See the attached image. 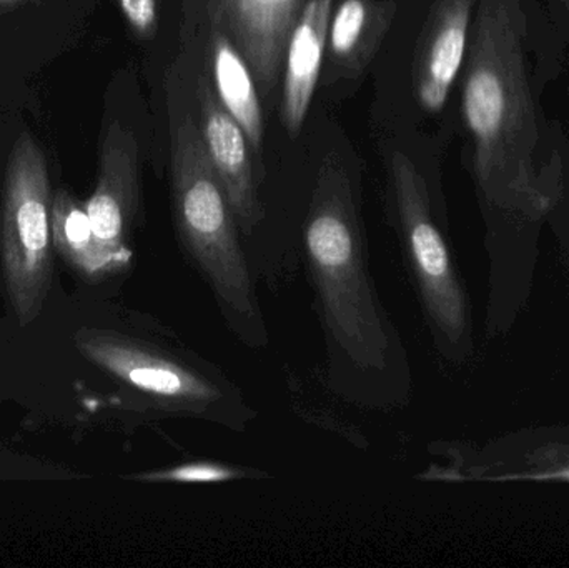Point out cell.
I'll return each mask as SVG.
<instances>
[{"label": "cell", "instance_id": "obj_2", "mask_svg": "<svg viewBox=\"0 0 569 568\" xmlns=\"http://www.w3.org/2000/svg\"><path fill=\"white\" fill-rule=\"evenodd\" d=\"M76 346L150 419L246 434L259 417L222 367L156 317L133 316L122 327L82 329Z\"/></svg>", "mask_w": 569, "mask_h": 568}, {"label": "cell", "instance_id": "obj_3", "mask_svg": "<svg viewBox=\"0 0 569 568\" xmlns=\"http://www.w3.org/2000/svg\"><path fill=\"white\" fill-rule=\"evenodd\" d=\"M463 113L475 142V172L488 203L513 200L528 212L547 210L527 167L535 123L521 66L520 37L503 0H481L468 53Z\"/></svg>", "mask_w": 569, "mask_h": 568}, {"label": "cell", "instance_id": "obj_6", "mask_svg": "<svg viewBox=\"0 0 569 568\" xmlns=\"http://www.w3.org/2000/svg\"><path fill=\"white\" fill-rule=\"evenodd\" d=\"M52 183L42 147L22 132L7 157L2 183V262L20 326L42 312L52 279Z\"/></svg>", "mask_w": 569, "mask_h": 568}, {"label": "cell", "instance_id": "obj_17", "mask_svg": "<svg viewBox=\"0 0 569 568\" xmlns=\"http://www.w3.org/2000/svg\"><path fill=\"white\" fill-rule=\"evenodd\" d=\"M207 16H209L212 29L220 27L226 13L227 0H206Z\"/></svg>", "mask_w": 569, "mask_h": 568}, {"label": "cell", "instance_id": "obj_8", "mask_svg": "<svg viewBox=\"0 0 569 568\" xmlns=\"http://www.w3.org/2000/svg\"><path fill=\"white\" fill-rule=\"evenodd\" d=\"M86 209L109 276H120L132 263L130 237L142 213L139 142L120 122L110 123L103 137L99 173Z\"/></svg>", "mask_w": 569, "mask_h": 568}, {"label": "cell", "instance_id": "obj_14", "mask_svg": "<svg viewBox=\"0 0 569 568\" xmlns=\"http://www.w3.org/2000/svg\"><path fill=\"white\" fill-rule=\"evenodd\" d=\"M53 246L79 270L92 280L110 279L106 260L97 246L86 202L60 189L52 200Z\"/></svg>", "mask_w": 569, "mask_h": 568}, {"label": "cell", "instance_id": "obj_11", "mask_svg": "<svg viewBox=\"0 0 569 568\" xmlns=\"http://www.w3.org/2000/svg\"><path fill=\"white\" fill-rule=\"evenodd\" d=\"M333 0H307L291 30L283 60L282 122L298 136L313 100L327 53Z\"/></svg>", "mask_w": 569, "mask_h": 568}, {"label": "cell", "instance_id": "obj_13", "mask_svg": "<svg viewBox=\"0 0 569 568\" xmlns=\"http://www.w3.org/2000/svg\"><path fill=\"white\" fill-rule=\"evenodd\" d=\"M213 83L220 102L246 132L250 149L260 157L263 116L259 87L249 63L223 29H212Z\"/></svg>", "mask_w": 569, "mask_h": 568}, {"label": "cell", "instance_id": "obj_15", "mask_svg": "<svg viewBox=\"0 0 569 568\" xmlns=\"http://www.w3.org/2000/svg\"><path fill=\"white\" fill-rule=\"evenodd\" d=\"M137 482L172 484V486H220V484L240 482V480L270 479L269 474L252 467L236 464L217 462V460H192L179 462L167 469L137 474L130 477Z\"/></svg>", "mask_w": 569, "mask_h": 568}, {"label": "cell", "instance_id": "obj_10", "mask_svg": "<svg viewBox=\"0 0 569 568\" xmlns=\"http://www.w3.org/2000/svg\"><path fill=\"white\" fill-rule=\"evenodd\" d=\"M473 0H435L413 60V90L427 112H440L467 56Z\"/></svg>", "mask_w": 569, "mask_h": 568}, {"label": "cell", "instance_id": "obj_18", "mask_svg": "<svg viewBox=\"0 0 569 568\" xmlns=\"http://www.w3.org/2000/svg\"><path fill=\"white\" fill-rule=\"evenodd\" d=\"M33 2H37V0H0V16L20 9V7L30 6Z\"/></svg>", "mask_w": 569, "mask_h": 568}, {"label": "cell", "instance_id": "obj_4", "mask_svg": "<svg viewBox=\"0 0 569 568\" xmlns=\"http://www.w3.org/2000/svg\"><path fill=\"white\" fill-rule=\"evenodd\" d=\"M170 196L177 240L229 332L250 350L270 346L269 326L236 216L210 163L199 123L172 122Z\"/></svg>", "mask_w": 569, "mask_h": 568}, {"label": "cell", "instance_id": "obj_12", "mask_svg": "<svg viewBox=\"0 0 569 568\" xmlns=\"http://www.w3.org/2000/svg\"><path fill=\"white\" fill-rule=\"evenodd\" d=\"M395 17V0H338L325 53L327 82L360 77L380 50Z\"/></svg>", "mask_w": 569, "mask_h": 568}, {"label": "cell", "instance_id": "obj_5", "mask_svg": "<svg viewBox=\"0 0 569 568\" xmlns=\"http://www.w3.org/2000/svg\"><path fill=\"white\" fill-rule=\"evenodd\" d=\"M387 213L435 350L445 362L465 366L475 356L470 296L430 187L398 150L387 162Z\"/></svg>", "mask_w": 569, "mask_h": 568}, {"label": "cell", "instance_id": "obj_7", "mask_svg": "<svg viewBox=\"0 0 569 568\" xmlns=\"http://www.w3.org/2000/svg\"><path fill=\"white\" fill-rule=\"evenodd\" d=\"M197 99L207 156L232 207L253 277L262 283L269 259V213L262 177L257 176L246 132L227 112L207 77H199Z\"/></svg>", "mask_w": 569, "mask_h": 568}, {"label": "cell", "instance_id": "obj_9", "mask_svg": "<svg viewBox=\"0 0 569 568\" xmlns=\"http://www.w3.org/2000/svg\"><path fill=\"white\" fill-rule=\"evenodd\" d=\"M305 3L307 0H227L220 29L249 63L260 97H269L279 83L288 40Z\"/></svg>", "mask_w": 569, "mask_h": 568}, {"label": "cell", "instance_id": "obj_1", "mask_svg": "<svg viewBox=\"0 0 569 568\" xmlns=\"http://www.w3.org/2000/svg\"><path fill=\"white\" fill-rule=\"evenodd\" d=\"M301 260L330 392L361 410L405 409L413 396L410 357L371 272L360 186L335 153L325 157L311 186Z\"/></svg>", "mask_w": 569, "mask_h": 568}, {"label": "cell", "instance_id": "obj_16", "mask_svg": "<svg viewBox=\"0 0 569 568\" xmlns=\"http://www.w3.org/2000/svg\"><path fill=\"white\" fill-rule=\"evenodd\" d=\"M119 7L137 39L152 40L156 37L162 0H119Z\"/></svg>", "mask_w": 569, "mask_h": 568}]
</instances>
